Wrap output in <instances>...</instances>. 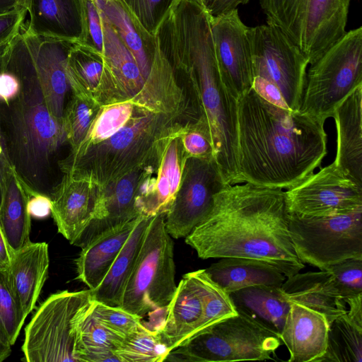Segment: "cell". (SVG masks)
I'll use <instances>...</instances> for the list:
<instances>
[{"instance_id":"obj_25","label":"cell","mask_w":362,"mask_h":362,"mask_svg":"<svg viewBox=\"0 0 362 362\" xmlns=\"http://www.w3.org/2000/svg\"><path fill=\"white\" fill-rule=\"evenodd\" d=\"M334 163L349 178L362 185V84L336 107Z\"/></svg>"},{"instance_id":"obj_10","label":"cell","mask_w":362,"mask_h":362,"mask_svg":"<svg viewBox=\"0 0 362 362\" xmlns=\"http://www.w3.org/2000/svg\"><path fill=\"white\" fill-rule=\"evenodd\" d=\"M93 300L90 289L50 295L25 327L22 346L24 361L77 362V325Z\"/></svg>"},{"instance_id":"obj_54","label":"cell","mask_w":362,"mask_h":362,"mask_svg":"<svg viewBox=\"0 0 362 362\" xmlns=\"http://www.w3.org/2000/svg\"><path fill=\"white\" fill-rule=\"evenodd\" d=\"M93 1H96V0H93Z\"/></svg>"},{"instance_id":"obj_27","label":"cell","mask_w":362,"mask_h":362,"mask_svg":"<svg viewBox=\"0 0 362 362\" xmlns=\"http://www.w3.org/2000/svg\"><path fill=\"white\" fill-rule=\"evenodd\" d=\"M139 216L99 234L81 247L76 259V278L88 289L103 280Z\"/></svg>"},{"instance_id":"obj_24","label":"cell","mask_w":362,"mask_h":362,"mask_svg":"<svg viewBox=\"0 0 362 362\" xmlns=\"http://www.w3.org/2000/svg\"><path fill=\"white\" fill-rule=\"evenodd\" d=\"M48 245L30 241L11 255L6 274L11 288L26 319L33 310L48 276Z\"/></svg>"},{"instance_id":"obj_7","label":"cell","mask_w":362,"mask_h":362,"mask_svg":"<svg viewBox=\"0 0 362 362\" xmlns=\"http://www.w3.org/2000/svg\"><path fill=\"white\" fill-rule=\"evenodd\" d=\"M280 345L277 334L243 313L194 334L169 352L165 361H266Z\"/></svg>"},{"instance_id":"obj_48","label":"cell","mask_w":362,"mask_h":362,"mask_svg":"<svg viewBox=\"0 0 362 362\" xmlns=\"http://www.w3.org/2000/svg\"><path fill=\"white\" fill-rule=\"evenodd\" d=\"M13 169L0 127V202L4 194L6 177Z\"/></svg>"},{"instance_id":"obj_9","label":"cell","mask_w":362,"mask_h":362,"mask_svg":"<svg viewBox=\"0 0 362 362\" xmlns=\"http://www.w3.org/2000/svg\"><path fill=\"white\" fill-rule=\"evenodd\" d=\"M362 84V27L346 31L306 71L299 110L325 122Z\"/></svg>"},{"instance_id":"obj_28","label":"cell","mask_w":362,"mask_h":362,"mask_svg":"<svg viewBox=\"0 0 362 362\" xmlns=\"http://www.w3.org/2000/svg\"><path fill=\"white\" fill-rule=\"evenodd\" d=\"M205 271L227 294L257 286L280 287L285 275L267 262L251 258L223 257Z\"/></svg>"},{"instance_id":"obj_30","label":"cell","mask_w":362,"mask_h":362,"mask_svg":"<svg viewBox=\"0 0 362 362\" xmlns=\"http://www.w3.org/2000/svg\"><path fill=\"white\" fill-rule=\"evenodd\" d=\"M238 312L250 317L279 337L290 308L280 287L257 285L229 294Z\"/></svg>"},{"instance_id":"obj_6","label":"cell","mask_w":362,"mask_h":362,"mask_svg":"<svg viewBox=\"0 0 362 362\" xmlns=\"http://www.w3.org/2000/svg\"><path fill=\"white\" fill-rule=\"evenodd\" d=\"M165 216L160 214L150 218L120 306L142 320L146 315L157 317L160 327L177 288L174 243Z\"/></svg>"},{"instance_id":"obj_26","label":"cell","mask_w":362,"mask_h":362,"mask_svg":"<svg viewBox=\"0 0 362 362\" xmlns=\"http://www.w3.org/2000/svg\"><path fill=\"white\" fill-rule=\"evenodd\" d=\"M289 302L304 305L323 314L330 325L347 311V305L328 271L298 272L280 286Z\"/></svg>"},{"instance_id":"obj_16","label":"cell","mask_w":362,"mask_h":362,"mask_svg":"<svg viewBox=\"0 0 362 362\" xmlns=\"http://www.w3.org/2000/svg\"><path fill=\"white\" fill-rule=\"evenodd\" d=\"M216 57L222 81L236 100L252 87L253 73L247 27L238 9L211 17Z\"/></svg>"},{"instance_id":"obj_17","label":"cell","mask_w":362,"mask_h":362,"mask_svg":"<svg viewBox=\"0 0 362 362\" xmlns=\"http://www.w3.org/2000/svg\"><path fill=\"white\" fill-rule=\"evenodd\" d=\"M23 33L33 56L47 107L57 119L64 120L66 98L71 90L66 60L76 42Z\"/></svg>"},{"instance_id":"obj_41","label":"cell","mask_w":362,"mask_h":362,"mask_svg":"<svg viewBox=\"0 0 362 362\" xmlns=\"http://www.w3.org/2000/svg\"><path fill=\"white\" fill-rule=\"evenodd\" d=\"M91 312L95 317L111 330L125 337L134 332L144 321L121 308L93 301Z\"/></svg>"},{"instance_id":"obj_33","label":"cell","mask_w":362,"mask_h":362,"mask_svg":"<svg viewBox=\"0 0 362 362\" xmlns=\"http://www.w3.org/2000/svg\"><path fill=\"white\" fill-rule=\"evenodd\" d=\"M91 306L92 304L81 316L77 325V362H119L115 351L124 337L107 328L98 320L91 312Z\"/></svg>"},{"instance_id":"obj_8","label":"cell","mask_w":362,"mask_h":362,"mask_svg":"<svg viewBox=\"0 0 362 362\" xmlns=\"http://www.w3.org/2000/svg\"><path fill=\"white\" fill-rule=\"evenodd\" d=\"M351 0H259L267 23L279 28L309 64L346 32Z\"/></svg>"},{"instance_id":"obj_36","label":"cell","mask_w":362,"mask_h":362,"mask_svg":"<svg viewBox=\"0 0 362 362\" xmlns=\"http://www.w3.org/2000/svg\"><path fill=\"white\" fill-rule=\"evenodd\" d=\"M137 107L129 101L101 106L83 141L75 150L68 153L81 152L112 136L129 122Z\"/></svg>"},{"instance_id":"obj_38","label":"cell","mask_w":362,"mask_h":362,"mask_svg":"<svg viewBox=\"0 0 362 362\" xmlns=\"http://www.w3.org/2000/svg\"><path fill=\"white\" fill-rule=\"evenodd\" d=\"M25 318L8 282L6 271L0 272V333L13 346Z\"/></svg>"},{"instance_id":"obj_20","label":"cell","mask_w":362,"mask_h":362,"mask_svg":"<svg viewBox=\"0 0 362 362\" xmlns=\"http://www.w3.org/2000/svg\"><path fill=\"white\" fill-rule=\"evenodd\" d=\"M142 167L100 187L90 221L75 245L82 247L99 234L141 216L135 197Z\"/></svg>"},{"instance_id":"obj_50","label":"cell","mask_w":362,"mask_h":362,"mask_svg":"<svg viewBox=\"0 0 362 362\" xmlns=\"http://www.w3.org/2000/svg\"><path fill=\"white\" fill-rule=\"evenodd\" d=\"M11 260V254L0 227V272L8 269Z\"/></svg>"},{"instance_id":"obj_1","label":"cell","mask_w":362,"mask_h":362,"mask_svg":"<svg viewBox=\"0 0 362 362\" xmlns=\"http://www.w3.org/2000/svg\"><path fill=\"white\" fill-rule=\"evenodd\" d=\"M288 216L282 189L249 182L226 184L185 243L202 259H257L288 278L305 267L293 245Z\"/></svg>"},{"instance_id":"obj_47","label":"cell","mask_w":362,"mask_h":362,"mask_svg":"<svg viewBox=\"0 0 362 362\" xmlns=\"http://www.w3.org/2000/svg\"><path fill=\"white\" fill-rule=\"evenodd\" d=\"M52 202L49 197L36 194L30 196L28 209L30 216L36 218H44L51 214Z\"/></svg>"},{"instance_id":"obj_29","label":"cell","mask_w":362,"mask_h":362,"mask_svg":"<svg viewBox=\"0 0 362 362\" xmlns=\"http://www.w3.org/2000/svg\"><path fill=\"white\" fill-rule=\"evenodd\" d=\"M95 1L133 54L144 78L148 81L157 49L156 36L141 27L120 0Z\"/></svg>"},{"instance_id":"obj_32","label":"cell","mask_w":362,"mask_h":362,"mask_svg":"<svg viewBox=\"0 0 362 362\" xmlns=\"http://www.w3.org/2000/svg\"><path fill=\"white\" fill-rule=\"evenodd\" d=\"M29 198L28 193L13 169L6 177L0 202V227L11 255L30 241Z\"/></svg>"},{"instance_id":"obj_43","label":"cell","mask_w":362,"mask_h":362,"mask_svg":"<svg viewBox=\"0 0 362 362\" xmlns=\"http://www.w3.org/2000/svg\"><path fill=\"white\" fill-rule=\"evenodd\" d=\"M85 17V44L103 54V28L101 11L95 1L83 0Z\"/></svg>"},{"instance_id":"obj_12","label":"cell","mask_w":362,"mask_h":362,"mask_svg":"<svg viewBox=\"0 0 362 362\" xmlns=\"http://www.w3.org/2000/svg\"><path fill=\"white\" fill-rule=\"evenodd\" d=\"M254 77L274 85L288 107L299 110L308 60L276 26L267 23L248 28Z\"/></svg>"},{"instance_id":"obj_15","label":"cell","mask_w":362,"mask_h":362,"mask_svg":"<svg viewBox=\"0 0 362 362\" xmlns=\"http://www.w3.org/2000/svg\"><path fill=\"white\" fill-rule=\"evenodd\" d=\"M189 121L165 137L152 156L143 165L135 197L139 215L151 217L165 214L179 188L187 157L182 134Z\"/></svg>"},{"instance_id":"obj_49","label":"cell","mask_w":362,"mask_h":362,"mask_svg":"<svg viewBox=\"0 0 362 362\" xmlns=\"http://www.w3.org/2000/svg\"><path fill=\"white\" fill-rule=\"evenodd\" d=\"M349 309L346 313L348 317L358 327L362 328V294L344 300Z\"/></svg>"},{"instance_id":"obj_3","label":"cell","mask_w":362,"mask_h":362,"mask_svg":"<svg viewBox=\"0 0 362 362\" xmlns=\"http://www.w3.org/2000/svg\"><path fill=\"white\" fill-rule=\"evenodd\" d=\"M156 39L175 74L190 87L225 183L237 184V100L222 81L210 15L202 1L177 0L158 28Z\"/></svg>"},{"instance_id":"obj_21","label":"cell","mask_w":362,"mask_h":362,"mask_svg":"<svg viewBox=\"0 0 362 362\" xmlns=\"http://www.w3.org/2000/svg\"><path fill=\"white\" fill-rule=\"evenodd\" d=\"M66 70L72 95L91 100L100 106L118 103L103 55L95 49L76 42L69 53Z\"/></svg>"},{"instance_id":"obj_52","label":"cell","mask_w":362,"mask_h":362,"mask_svg":"<svg viewBox=\"0 0 362 362\" xmlns=\"http://www.w3.org/2000/svg\"><path fill=\"white\" fill-rule=\"evenodd\" d=\"M19 7L17 0H0V14H3Z\"/></svg>"},{"instance_id":"obj_40","label":"cell","mask_w":362,"mask_h":362,"mask_svg":"<svg viewBox=\"0 0 362 362\" xmlns=\"http://www.w3.org/2000/svg\"><path fill=\"white\" fill-rule=\"evenodd\" d=\"M345 299L362 294V259L351 258L328 267Z\"/></svg>"},{"instance_id":"obj_31","label":"cell","mask_w":362,"mask_h":362,"mask_svg":"<svg viewBox=\"0 0 362 362\" xmlns=\"http://www.w3.org/2000/svg\"><path fill=\"white\" fill-rule=\"evenodd\" d=\"M150 218L144 216L139 217L107 274L101 283L91 290L93 300L120 308L123 292L134 267Z\"/></svg>"},{"instance_id":"obj_2","label":"cell","mask_w":362,"mask_h":362,"mask_svg":"<svg viewBox=\"0 0 362 362\" xmlns=\"http://www.w3.org/2000/svg\"><path fill=\"white\" fill-rule=\"evenodd\" d=\"M236 122L237 184L288 189L327 154L324 122L276 106L252 88L237 100Z\"/></svg>"},{"instance_id":"obj_22","label":"cell","mask_w":362,"mask_h":362,"mask_svg":"<svg viewBox=\"0 0 362 362\" xmlns=\"http://www.w3.org/2000/svg\"><path fill=\"white\" fill-rule=\"evenodd\" d=\"M329 324L322 313L291 302L279 335L290 353L288 362H317L325 353Z\"/></svg>"},{"instance_id":"obj_13","label":"cell","mask_w":362,"mask_h":362,"mask_svg":"<svg viewBox=\"0 0 362 362\" xmlns=\"http://www.w3.org/2000/svg\"><path fill=\"white\" fill-rule=\"evenodd\" d=\"M284 192L288 212L298 216L346 214L362 209V185L334 161Z\"/></svg>"},{"instance_id":"obj_19","label":"cell","mask_w":362,"mask_h":362,"mask_svg":"<svg viewBox=\"0 0 362 362\" xmlns=\"http://www.w3.org/2000/svg\"><path fill=\"white\" fill-rule=\"evenodd\" d=\"M100 191L97 184L64 174L55 187L51 214L58 232L75 245L90 221Z\"/></svg>"},{"instance_id":"obj_11","label":"cell","mask_w":362,"mask_h":362,"mask_svg":"<svg viewBox=\"0 0 362 362\" xmlns=\"http://www.w3.org/2000/svg\"><path fill=\"white\" fill-rule=\"evenodd\" d=\"M288 219L293 245L303 263L325 271L347 259H362V209L324 216L288 213Z\"/></svg>"},{"instance_id":"obj_14","label":"cell","mask_w":362,"mask_h":362,"mask_svg":"<svg viewBox=\"0 0 362 362\" xmlns=\"http://www.w3.org/2000/svg\"><path fill=\"white\" fill-rule=\"evenodd\" d=\"M226 184L213 158L187 156L179 188L165 213L171 237H187L208 214L214 194Z\"/></svg>"},{"instance_id":"obj_46","label":"cell","mask_w":362,"mask_h":362,"mask_svg":"<svg viewBox=\"0 0 362 362\" xmlns=\"http://www.w3.org/2000/svg\"><path fill=\"white\" fill-rule=\"evenodd\" d=\"M211 17L217 16L232 10L240 5L247 4L250 0H201Z\"/></svg>"},{"instance_id":"obj_51","label":"cell","mask_w":362,"mask_h":362,"mask_svg":"<svg viewBox=\"0 0 362 362\" xmlns=\"http://www.w3.org/2000/svg\"><path fill=\"white\" fill-rule=\"evenodd\" d=\"M11 345L0 333V362L7 358L11 354Z\"/></svg>"},{"instance_id":"obj_53","label":"cell","mask_w":362,"mask_h":362,"mask_svg":"<svg viewBox=\"0 0 362 362\" xmlns=\"http://www.w3.org/2000/svg\"><path fill=\"white\" fill-rule=\"evenodd\" d=\"M19 6L25 8L27 10L29 7L30 0H17Z\"/></svg>"},{"instance_id":"obj_5","label":"cell","mask_w":362,"mask_h":362,"mask_svg":"<svg viewBox=\"0 0 362 362\" xmlns=\"http://www.w3.org/2000/svg\"><path fill=\"white\" fill-rule=\"evenodd\" d=\"M185 116L137 107L112 136L81 152L67 153L59 163L60 171L103 187L142 166L160 142L185 123Z\"/></svg>"},{"instance_id":"obj_37","label":"cell","mask_w":362,"mask_h":362,"mask_svg":"<svg viewBox=\"0 0 362 362\" xmlns=\"http://www.w3.org/2000/svg\"><path fill=\"white\" fill-rule=\"evenodd\" d=\"M100 107L91 100L71 95L64 112L69 151L75 150L83 141Z\"/></svg>"},{"instance_id":"obj_4","label":"cell","mask_w":362,"mask_h":362,"mask_svg":"<svg viewBox=\"0 0 362 362\" xmlns=\"http://www.w3.org/2000/svg\"><path fill=\"white\" fill-rule=\"evenodd\" d=\"M20 89L11 100H0V127L13 168L29 196L52 198L64 174L59 153L67 143L64 120L49 112L32 52L21 32L5 47Z\"/></svg>"},{"instance_id":"obj_42","label":"cell","mask_w":362,"mask_h":362,"mask_svg":"<svg viewBox=\"0 0 362 362\" xmlns=\"http://www.w3.org/2000/svg\"><path fill=\"white\" fill-rule=\"evenodd\" d=\"M182 142L187 156L214 158L210 134L204 122L189 121L182 134Z\"/></svg>"},{"instance_id":"obj_39","label":"cell","mask_w":362,"mask_h":362,"mask_svg":"<svg viewBox=\"0 0 362 362\" xmlns=\"http://www.w3.org/2000/svg\"><path fill=\"white\" fill-rule=\"evenodd\" d=\"M141 27L155 36L177 0H120Z\"/></svg>"},{"instance_id":"obj_34","label":"cell","mask_w":362,"mask_h":362,"mask_svg":"<svg viewBox=\"0 0 362 362\" xmlns=\"http://www.w3.org/2000/svg\"><path fill=\"white\" fill-rule=\"evenodd\" d=\"M362 362V328L346 313L329 325L325 353L317 362Z\"/></svg>"},{"instance_id":"obj_45","label":"cell","mask_w":362,"mask_h":362,"mask_svg":"<svg viewBox=\"0 0 362 362\" xmlns=\"http://www.w3.org/2000/svg\"><path fill=\"white\" fill-rule=\"evenodd\" d=\"M252 88L267 101L290 110L280 91L272 83L259 77H254Z\"/></svg>"},{"instance_id":"obj_44","label":"cell","mask_w":362,"mask_h":362,"mask_svg":"<svg viewBox=\"0 0 362 362\" xmlns=\"http://www.w3.org/2000/svg\"><path fill=\"white\" fill-rule=\"evenodd\" d=\"M27 13L25 8L19 6L0 14V52L21 33Z\"/></svg>"},{"instance_id":"obj_23","label":"cell","mask_w":362,"mask_h":362,"mask_svg":"<svg viewBox=\"0 0 362 362\" xmlns=\"http://www.w3.org/2000/svg\"><path fill=\"white\" fill-rule=\"evenodd\" d=\"M28 12L30 19L23 27L26 33L83 42V0H30Z\"/></svg>"},{"instance_id":"obj_35","label":"cell","mask_w":362,"mask_h":362,"mask_svg":"<svg viewBox=\"0 0 362 362\" xmlns=\"http://www.w3.org/2000/svg\"><path fill=\"white\" fill-rule=\"evenodd\" d=\"M169 352L159 330L150 329L144 324L125 336L115 351L119 362H162Z\"/></svg>"},{"instance_id":"obj_18","label":"cell","mask_w":362,"mask_h":362,"mask_svg":"<svg viewBox=\"0 0 362 362\" xmlns=\"http://www.w3.org/2000/svg\"><path fill=\"white\" fill-rule=\"evenodd\" d=\"M206 276L205 269L189 272L177 286L159 329L170 351L201 330L206 293Z\"/></svg>"}]
</instances>
